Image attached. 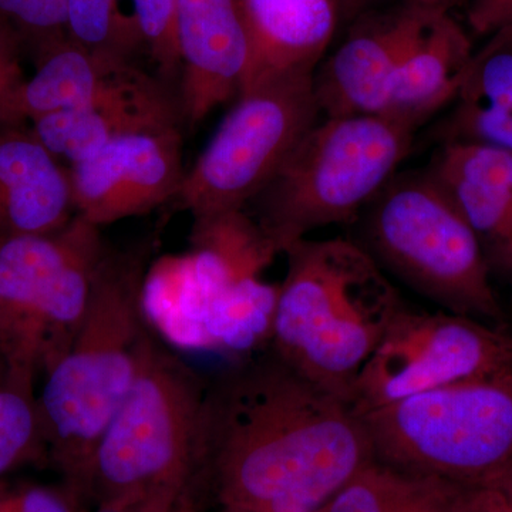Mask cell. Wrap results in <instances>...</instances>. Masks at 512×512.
<instances>
[{"label":"cell","mask_w":512,"mask_h":512,"mask_svg":"<svg viewBox=\"0 0 512 512\" xmlns=\"http://www.w3.org/2000/svg\"><path fill=\"white\" fill-rule=\"evenodd\" d=\"M84 512V511H83ZM92 512H197L192 505H178V507L171 508H153V507H126V508H110V507H97L96 511Z\"/></svg>","instance_id":"32"},{"label":"cell","mask_w":512,"mask_h":512,"mask_svg":"<svg viewBox=\"0 0 512 512\" xmlns=\"http://www.w3.org/2000/svg\"><path fill=\"white\" fill-rule=\"evenodd\" d=\"M244 10L251 57L241 93L286 74H315L342 20L340 0H244Z\"/></svg>","instance_id":"17"},{"label":"cell","mask_w":512,"mask_h":512,"mask_svg":"<svg viewBox=\"0 0 512 512\" xmlns=\"http://www.w3.org/2000/svg\"><path fill=\"white\" fill-rule=\"evenodd\" d=\"M373 458L353 404L271 348L208 380L195 483L221 508L320 512Z\"/></svg>","instance_id":"1"},{"label":"cell","mask_w":512,"mask_h":512,"mask_svg":"<svg viewBox=\"0 0 512 512\" xmlns=\"http://www.w3.org/2000/svg\"><path fill=\"white\" fill-rule=\"evenodd\" d=\"M107 244L74 215L63 228L0 244V356L35 386L73 342Z\"/></svg>","instance_id":"9"},{"label":"cell","mask_w":512,"mask_h":512,"mask_svg":"<svg viewBox=\"0 0 512 512\" xmlns=\"http://www.w3.org/2000/svg\"><path fill=\"white\" fill-rule=\"evenodd\" d=\"M220 512H247V511L232 510V508H221Z\"/></svg>","instance_id":"34"},{"label":"cell","mask_w":512,"mask_h":512,"mask_svg":"<svg viewBox=\"0 0 512 512\" xmlns=\"http://www.w3.org/2000/svg\"><path fill=\"white\" fill-rule=\"evenodd\" d=\"M389 0H340V12L343 22H355L357 18L382 8Z\"/></svg>","instance_id":"31"},{"label":"cell","mask_w":512,"mask_h":512,"mask_svg":"<svg viewBox=\"0 0 512 512\" xmlns=\"http://www.w3.org/2000/svg\"><path fill=\"white\" fill-rule=\"evenodd\" d=\"M128 64L109 62L70 39L62 40L46 49L42 66L30 82L10 94V104L35 120L59 111L82 109Z\"/></svg>","instance_id":"21"},{"label":"cell","mask_w":512,"mask_h":512,"mask_svg":"<svg viewBox=\"0 0 512 512\" xmlns=\"http://www.w3.org/2000/svg\"><path fill=\"white\" fill-rule=\"evenodd\" d=\"M433 480L373 458L320 512H400Z\"/></svg>","instance_id":"23"},{"label":"cell","mask_w":512,"mask_h":512,"mask_svg":"<svg viewBox=\"0 0 512 512\" xmlns=\"http://www.w3.org/2000/svg\"><path fill=\"white\" fill-rule=\"evenodd\" d=\"M441 138L512 153V22L474 52Z\"/></svg>","instance_id":"20"},{"label":"cell","mask_w":512,"mask_h":512,"mask_svg":"<svg viewBox=\"0 0 512 512\" xmlns=\"http://www.w3.org/2000/svg\"><path fill=\"white\" fill-rule=\"evenodd\" d=\"M439 12L404 2L357 18L342 45L313 74L320 114H384L400 64Z\"/></svg>","instance_id":"13"},{"label":"cell","mask_w":512,"mask_h":512,"mask_svg":"<svg viewBox=\"0 0 512 512\" xmlns=\"http://www.w3.org/2000/svg\"><path fill=\"white\" fill-rule=\"evenodd\" d=\"M177 0H131V19L158 76L177 89L181 60L175 37Z\"/></svg>","instance_id":"25"},{"label":"cell","mask_w":512,"mask_h":512,"mask_svg":"<svg viewBox=\"0 0 512 512\" xmlns=\"http://www.w3.org/2000/svg\"><path fill=\"white\" fill-rule=\"evenodd\" d=\"M468 25L476 35L488 37L512 22V0H468Z\"/></svg>","instance_id":"29"},{"label":"cell","mask_w":512,"mask_h":512,"mask_svg":"<svg viewBox=\"0 0 512 512\" xmlns=\"http://www.w3.org/2000/svg\"><path fill=\"white\" fill-rule=\"evenodd\" d=\"M416 130L386 114L323 117L251 202L252 217L279 254L316 229L356 220L392 180Z\"/></svg>","instance_id":"6"},{"label":"cell","mask_w":512,"mask_h":512,"mask_svg":"<svg viewBox=\"0 0 512 512\" xmlns=\"http://www.w3.org/2000/svg\"><path fill=\"white\" fill-rule=\"evenodd\" d=\"M512 369V329L447 311L400 309L357 376L359 414Z\"/></svg>","instance_id":"11"},{"label":"cell","mask_w":512,"mask_h":512,"mask_svg":"<svg viewBox=\"0 0 512 512\" xmlns=\"http://www.w3.org/2000/svg\"><path fill=\"white\" fill-rule=\"evenodd\" d=\"M181 128L127 134L70 165L76 214L103 228L173 202L187 173Z\"/></svg>","instance_id":"12"},{"label":"cell","mask_w":512,"mask_h":512,"mask_svg":"<svg viewBox=\"0 0 512 512\" xmlns=\"http://www.w3.org/2000/svg\"><path fill=\"white\" fill-rule=\"evenodd\" d=\"M474 52L464 26L437 13L400 64L384 114L419 128L456 99Z\"/></svg>","instance_id":"19"},{"label":"cell","mask_w":512,"mask_h":512,"mask_svg":"<svg viewBox=\"0 0 512 512\" xmlns=\"http://www.w3.org/2000/svg\"><path fill=\"white\" fill-rule=\"evenodd\" d=\"M33 389L0 356V478L45 448Z\"/></svg>","instance_id":"24"},{"label":"cell","mask_w":512,"mask_h":512,"mask_svg":"<svg viewBox=\"0 0 512 512\" xmlns=\"http://www.w3.org/2000/svg\"><path fill=\"white\" fill-rule=\"evenodd\" d=\"M360 416L376 460L471 488L512 483V369Z\"/></svg>","instance_id":"8"},{"label":"cell","mask_w":512,"mask_h":512,"mask_svg":"<svg viewBox=\"0 0 512 512\" xmlns=\"http://www.w3.org/2000/svg\"><path fill=\"white\" fill-rule=\"evenodd\" d=\"M150 254L147 242L107 247L79 330L45 373L37 397L43 447L76 498L83 497L97 444L137 375L150 332L143 311Z\"/></svg>","instance_id":"2"},{"label":"cell","mask_w":512,"mask_h":512,"mask_svg":"<svg viewBox=\"0 0 512 512\" xmlns=\"http://www.w3.org/2000/svg\"><path fill=\"white\" fill-rule=\"evenodd\" d=\"M175 37L181 113L197 126L241 93L251 57L244 0H177Z\"/></svg>","instance_id":"14"},{"label":"cell","mask_w":512,"mask_h":512,"mask_svg":"<svg viewBox=\"0 0 512 512\" xmlns=\"http://www.w3.org/2000/svg\"><path fill=\"white\" fill-rule=\"evenodd\" d=\"M512 485V484H511Z\"/></svg>","instance_id":"35"},{"label":"cell","mask_w":512,"mask_h":512,"mask_svg":"<svg viewBox=\"0 0 512 512\" xmlns=\"http://www.w3.org/2000/svg\"><path fill=\"white\" fill-rule=\"evenodd\" d=\"M237 100L174 198L192 217L247 210L322 116L313 74L266 80Z\"/></svg>","instance_id":"10"},{"label":"cell","mask_w":512,"mask_h":512,"mask_svg":"<svg viewBox=\"0 0 512 512\" xmlns=\"http://www.w3.org/2000/svg\"><path fill=\"white\" fill-rule=\"evenodd\" d=\"M67 37L87 52L114 63H136L143 43L120 0H67Z\"/></svg>","instance_id":"22"},{"label":"cell","mask_w":512,"mask_h":512,"mask_svg":"<svg viewBox=\"0 0 512 512\" xmlns=\"http://www.w3.org/2000/svg\"><path fill=\"white\" fill-rule=\"evenodd\" d=\"M429 173L473 229L491 274L512 282V153L480 143H444Z\"/></svg>","instance_id":"16"},{"label":"cell","mask_w":512,"mask_h":512,"mask_svg":"<svg viewBox=\"0 0 512 512\" xmlns=\"http://www.w3.org/2000/svg\"><path fill=\"white\" fill-rule=\"evenodd\" d=\"M278 255L247 210L192 217L188 251L148 266L147 325L175 349L251 356L271 343L281 285L262 274Z\"/></svg>","instance_id":"3"},{"label":"cell","mask_w":512,"mask_h":512,"mask_svg":"<svg viewBox=\"0 0 512 512\" xmlns=\"http://www.w3.org/2000/svg\"><path fill=\"white\" fill-rule=\"evenodd\" d=\"M406 2L421 6V8L446 10V12H450L454 6L461 5V3L466 2V0H406Z\"/></svg>","instance_id":"33"},{"label":"cell","mask_w":512,"mask_h":512,"mask_svg":"<svg viewBox=\"0 0 512 512\" xmlns=\"http://www.w3.org/2000/svg\"><path fill=\"white\" fill-rule=\"evenodd\" d=\"M74 215L69 170L36 136L0 138V244L50 234Z\"/></svg>","instance_id":"18"},{"label":"cell","mask_w":512,"mask_h":512,"mask_svg":"<svg viewBox=\"0 0 512 512\" xmlns=\"http://www.w3.org/2000/svg\"><path fill=\"white\" fill-rule=\"evenodd\" d=\"M0 13L42 37L47 47L67 37V0H0Z\"/></svg>","instance_id":"26"},{"label":"cell","mask_w":512,"mask_h":512,"mask_svg":"<svg viewBox=\"0 0 512 512\" xmlns=\"http://www.w3.org/2000/svg\"><path fill=\"white\" fill-rule=\"evenodd\" d=\"M171 126H184L177 89L131 63L89 106L35 120V134L53 156L73 165L116 138Z\"/></svg>","instance_id":"15"},{"label":"cell","mask_w":512,"mask_h":512,"mask_svg":"<svg viewBox=\"0 0 512 512\" xmlns=\"http://www.w3.org/2000/svg\"><path fill=\"white\" fill-rule=\"evenodd\" d=\"M477 491L480 488L433 477L426 490L400 512H467Z\"/></svg>","instance_id":"28"},{"label":"cell","mask_w":512,"mask_h":512,"mask_svg":"<svg viewBox=\"0 0 512 512\" xmlns=\"http://www.w3.org/2000/svg\"><path fill=\"white\" fill-rule=\"evenodd\" d=\"M207 387L150 329L134 382L94 451L83 497L110 508L192 505Z\"/></svg>","instance_id":"5"},{"label":"cell","mask_w":512,"mask_h":512,"mask_svg":"<svg viewBox=\"0 0 512 512\" xmlns=\"http://www.w3.org/2000/svg\"><path fill=\"white\" fill-rule=\"evenodd\" d=\"M76 500L67 490L40 485L0 487V512H83L77 510Z\"/></svg>","instance_id":"27"},{"label":"cell","mask_w":512,"mask_h":512,"mask_svg":"<svg viewBox=\"0 0 512 512\" xmlns=\"http://www.w3.org/2000/svg\"><path fill=\"white\" fill-rule=\"evenodd\" d=\"M360 215L356 242L384 272L441 311L504 325L476 235L429 170L394 174Z\"/></svg>","instance_id":"7"},{"label":"cell","mask_w":512,"mask_h":512,"mask_svg":"<svg viewBox=\"0 0 512 512\" xmlns=\"http://www.w3.org/2000/svg\"><path fill=\"white\" fill-rule=\"evenodd\" d=\"M467 512H512V485L483 488Z\"/></svg>","instance_id":"30"},{"label":"cell","mask_w":512,"mask_h":512,"mask_svg":"<svg viewBox=\"0 0 512 512\" xmlns=\"http://www.w3.org/2000/svg\"><path fill=\"white\" fill-rule=\"evenodd\" d=\"M284 255L269 348L352 403L357 376L404 306L399 292L352 239L303 238Z\"/></svg>","instance_id":"4"}]
</instances>
